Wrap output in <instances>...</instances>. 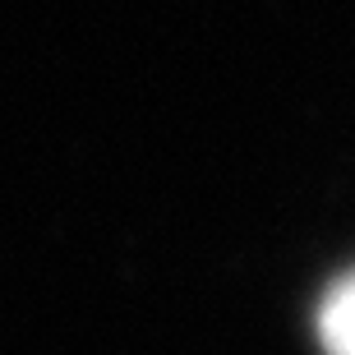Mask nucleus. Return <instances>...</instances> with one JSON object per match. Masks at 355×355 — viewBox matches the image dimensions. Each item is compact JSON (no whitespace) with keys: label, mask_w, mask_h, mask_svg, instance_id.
I'll return each instance as SVG.
<instances>
[{"label":"nucleus","mask_w":355,"mask_h":355,"mask_svg":"<svg viewBox=\"0 0 355 355\" xmlns=\"http://www.w3.org/2000/svg\"><path fill=\"white\" fill-rule=\"evenodd\" d=\"M318 337L328 355H355V272L328 291L318 309Z\"/></svg>","instance_id":"obj_1"}]
</instances>
